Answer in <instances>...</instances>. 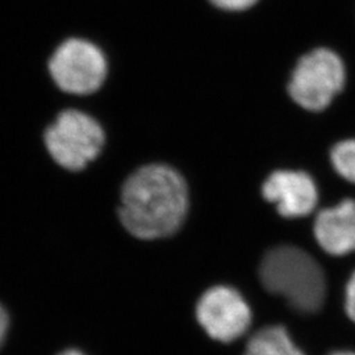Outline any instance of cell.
<instances>
[{
	"mask_svg": "<svg viewBox=\"0 0 355 355\" xmlns=\"http://www.w3.org/2000/svg\"><path fill=\"white\" fill-rule=\"evenodd\" d=\"M49 71L55 85L64 92L89 95L101 89L107 76V61L94 44L70 38L53 53Z\"/></svg>",
	"mask_w": 355,
	"mask_h": 355,
	"instance_id": "obj_5",
	"label": "cell"
},
{
	"mask_svg": "<svg viewBox=\"0 0 355 355\" xmlns=\"http://www.w3.org/2000/svg\"><path fill=\"white\" fill-rule=\"evenodd\" d=\"M263 198L277 205L282 216L293 218L309 215L318 204V187L302 171H275L262 187Z\"/></svg>",
	"mask_w": 355,
	"mask_h": 355,
	"instance_id": "obj_7",
	"label": "cell"
},
{
	"mask_svg": "<svg viewBox=\"0 0 355 355\" xmlns=\"http://www.w3.org/2000/svg\"><path fill=\"white\" fill-rule=\"evenodd\" d=\"M331 164L341 177L355 183V140L337 144L331 150Z\"/></svg>",
	"mask_w": 355,
	"mask_h": 355,
	"instance_id": "obj_10",
	"label": "cell"
},
{
	"mask_svg": "<svg viewBox=\"0 0 355 355\" xmlns=\"http://www.w3.org/2000/svg\"><path fill=\"white\" fill-rule=\"evenodd\" d=\"M214 6L227 11H243L250 8L258 0H209Z\"/></svg>",
	"mask_w": 355,
	"mask_h": 355,
	"instance_id": "obj_11",
	"label": "cell"
},
{
	"mask_svg": "<svg viewBox=\"0 0 355 355\" xmlns=\"http://www.w3.org/2000/svg\"><path fill=\"white\" fill-rule=\"evenodd\" d=\"M60 355H85L83 353H80L79 350H64V353H61Z\"/></svg>",
	"mask_w": 355,
	"mask_h": 355,
	"instance_id": "obj_14",
	"label": "cell"
},
{
	"mask_svg": "<svg viewBox=\"0 0 355 355\" xmlns=\"http://www.w3.org/2000/svg\"><path fill=\"white\" fill-rule=\"evenodd\" d=\"M196 318L211 338L228 343L249 329L252 311L240 292L227 286H216L200 297Z\"/></svg>",
	"mask_w": 355,
	"mask_h": 355,
	"instance_id": "obj_6",
	"label": "cell"
},
{
	"mask_svg": "<svg viewBox=\"0 0 355 355\" xmlns=\"http://www.w3.org/2000/svg\"><path fill=\"white\" fill-rule=\"evenodd\" d=\"M243 355H304L293 343L286 328L274 325L257 331L246 345Z\"/></svg>",
	"mask_w": 355,
	"mask_h": 355,
	"instance_id": "obj_9",
	"label": "cell"
},
{
	"mask_svg": "<svg viewBox=\"0 0 355 355\" xmlns=\"http://www.w3.org/2000/svg\"><path fill=\"white\" fill-rule=\"evenodd\" d=\"M345 67L329 49L305 54L296 64L288 86L292 99L308 111H322L343 89Z\"/></svg>",
	"mask_w": 355,
	"mask_h": 355,
	"instance_id": "obj_4",
	"label": "cell"
},
{
	"mask_svg": "<svg viewBox=\"0 0 355 355\" xmlns=\"http://www.w3.org/2000/svg\"><path fill=\"white\" fill-rule=\"evenodd\" d=\"M259 277L267 291L284 297L299 312H316L325 300V278L318 262L295 246H278L262 259Z\"/></svg>",
	"mask_w": 355,
	"mask_h": 355,
	"instance_id": "obj_2",
	"label": "cell"
},
{
	"mask_svg": "<svg viewBox=\"0 0 355 355\" xmlns=\"http://www.w3.org/2000/svg\"><path fill=\"white\" fill-rule=\"evenodd\" d=\"M189 207L184 179L165 165L144 166L128 178L120 220L141 240L165 239L182 227Z\"/></svg>",
	"mask_w": 355,
	"mask_h": 355,
	"instance_id": "obj_1",
	"label": "cell"
},
{
	"mask_svg": "<svg viewBox=\"0 0 355 355\" xmlns=\"http://www.w3.org/2000/svg\"><path fill=\"white\" fill-rule=\"evenodd\" d=\"M315 237L331 255L355 252V200H343L321 211L315 221Z\"/></svg>",
	"mask_w": 355,
	"mask_h": 355,
	"instance_id": "obj_8",
	"label": "cell"
},
{
	"mask_svg": "<svg viewBox=\"0 0 355 355\" xmlns=\"http://www.w3.org/2000/svg\"><path fill=\"white\" fill-rule=\"evenodd\" d=\"M330 355H355L353 352H336V353H331Z\"/></svg>",
	"mask_w": 355,
	"mask_h": 355,
	"instance_id": "obj_15",
	"label": "cell"
},
{
	"mask_svg": "<svg viewBox=\"0 0 355 355\" xmlns=\"http://www.w3.org/2000/svg\"><path fill=\"white\" fill-rule=\"evenodd\" d=\"M7 329H8V316L4 308L0 305V345L4 341Z\"/></svg>",
	"mask_w": 355,
	"mask_h": 355,
	"instance_id": "obj_13",
	"label": "cell"
},
{
	"mask_svg": "<svg viewBox=\"0 0 355 355\" xmlns=\"http://www.w3.org/2000/svg\"><path fill=\"white\" fill-rule=\"evenodd\" d=\"M104 132L96 120L76 110H67L45 132L51 158L71 171H79L102 152Z\"/></svg>",
	"mask_w": 355,
	"mask_h": 355,
	"instance_id": "obj_3",
	"label": "cell"
},
{
	"mask_svg": "<svg viewBox=\"0 0 355 355\" xmlns=\"http://www.w3.org/2000/svg\"><path fill=\"white\" fill-rule=\"evenodd\" d=\"M346 313L352 321L355 322V272L352 275L346 286V302H345Z\"/></svg>",
	"mask_w": 355,
	"mask_h": 355,
	"instance_id": "obj_12",
	"label": "cell"
}]
</instances>
